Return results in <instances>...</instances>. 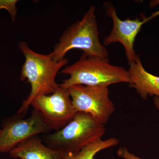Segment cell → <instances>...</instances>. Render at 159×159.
I'll return each mask as SVG.
<instances>
[{"label":"cell","mask_w":159,"mask_h":159,"mask_svg":"<svg viewBox=\"0 0 159 159\" xmlns=\"http://www.w3.org/2000/svg\"><path fill=\"white\" fill-rule=\"evenodd\" d=\"M68 89L76 112L89 114L104 125L107 123L115 111L108 86L75 84Z\"/></svg>","instance_id":"5"},{"label":"cell","mask_w":159,"mask_h":159,"mask_svg":"<svg viewBox=\"0 0 159 159\" xmlns=\"http://www.w3.org/2000/svg\"><path fill=\"white\" fill-rule=\"evenodd\" d=\"M18 47L25 58L21 70V80H27L31 88L30 93L16 114L24 117L34 99L42 95L53 93L58 88L56 76L60 70L68 63V60L64 58L60 61H55L51 54L38 53L30 48L25 41L20 42Z\"/></svg>","instance_id":"1"},{"label":"cell","mask_w":159,"mask_h":159,"mask_svg":"<svg viewBox=\"0 0 159 159\" xmlns=\"http://www.w3.org/2000/svg\"><path fill=\"white\" fill-rule=\"evenodd\" d=\"M119 141L116 138H111L107 140L102 139L88 144L75 154L62 157V159H95V157L99 152L116 146Z\"/></svg>","instance_id":"11"},{"label":"cell","mask_w":159,"mask_h":159,"mask_svg":"<svg viewBox=\"0 0 159 159\" xmlns=\"http://www.w3.org/2000/svg\"><path fill=\"white\" fill-rule=\"evenodd\" d=\"M130 84L142 99L148 96L159 97V76L150 74L145 70L139 55L134 61L129 64Z\"/></svg>","instance_id":"9"},{"label":"cell","mask_w":159,"mask_h":159,"mask_svg":"<svg viewBox=\"0 0 159 159\" xmlns=\"http://www.w3.org/2000/svg\"><path fill=\"white\" fill-rule=\"evenodd\" d=\"M18 2L17 0H0V9H6L10 14L12 21L15 20L17 13L16 4Z\"/></svg>","instance_id":"12"},{"label":"cell","mask_w":159,"mask_h":159,"mask_svg":"<svg viewBox=\"0 0 159 159\" xmlns=\"http://www.w3.org/2000/svg\"><path fill=\"white\" fill-rule=\"evenodd\" d=\"M61 73L70 76L60 84L67 89L75 84L109 86L119 83L129 84L130 82L128 70L111 64L109 61L84 53L76 62L66 66Z\"/></svg>","instance_id":"4"},{"label":"cell","mask_w":159,"mask_h":159,"mask_svg":"<svg viewBox=\"0 0 159 159\" xmlns=\"http://www.w3.org/2000/svg\"></svg>","instance_id":"16"},{"label":"cell","mask_w":159,"mask_h":159,"mask_svg":"<svg viewBox=\"0 0 159 159\" xmlns=\"http://www.w3.org/2000/svg\"><path fill=\"white\" fill-rule=\"evenodd\" d=\"M1 129H0V131H1Z\"/></svg>","instance_id":"15"},{"label":"cell","mask_w":159,"mask_h":159,"mask_svg":"<svg viewBox=\"0 0 159 159\" xmlns=\"http://www.w3.org/2000/svg\"><path fill=\"white\" fill-rule=\"evenodd\" d=\"M31 106L40 114L52 130L62 129L77 112L72 103L68 89L59 84L53 93L34 99Z\"/></svg>","instance_id":"7"},{"label":"cell","mask_w":159,"mask_h":159,"mask_svg":"<svg viewBox=\"0 0 159 159\" xmlns=\"http://www.w3.org/2000/svg\"><path fill=\"white\" fill-rule=\"evenodd\" d=\"M153 102L156 108L159 111V97H154Z\"/></svg>","instance_id":"14"},{"label":"cell","mask_w":159,"mask_h":159,"mask_svg":"<svg viewBox=\"0 0 159 159\" xmlns=\"http://www.w3.org/2000/svg\"><path fill=\"white\" fill-rule=\"evenodd\" d=\"M105 132L104 124L89 114L77 112L64 127L53 133L45 134L42 140L63 157L75 154L85 145L102 139Z\"/></svg>","instance_id":"3"},{"label":"cell","mask_w":159,"mask_h":159,"mask_svg":"<svg viewBox=\"0 0 159 159\" xmlns=\"http://www.w3.org/2000/svg\"><path fill=\"white\" fill-rule=\"evenodd\" d=\"M95 11V6H91L82 19L65 30L50 53L52 59L60 61L69 51L80 49L87 56L109 61L108 51L99 40Z\"/></svg>","instance_id":"2"},{"label":"cell","mask_w":159,"mask_h":159,"mask_svg":"<svg viewBox=\"0 0 159 159\" xmlns=\"http://www.w3.org/2000/svg\"><path fill=\"white\" fill-rule=\"evenodd\" d=\"M52 130L35 110L27 118L16 114L3 123L0 131V152H10L27 139L40 134L51 133Z\"/></svg>","instance_id":"6"},{"label":"cell","mask_w":159,"mask_h":159,"mask_svg":"<svg viewBox=\"0 0 159 159\" xmlns=\"http://www.w3.org/2000/svg\"><path fill=\"white\" fill-rule=\"evenodd\" d=\"M103 6L106 13L113 21L112 29L110 34L104 38L103 44L108 46L113 43H120L125 49L128 63L134 61L138 55L134 48L136 38L144 24L159 16V9L148 17L144 16L141 18L122 20L117 15L116 9L111 3H105Z\"/></svg>","instance_id":"8"},{"label":"cell","mask_w":159,"mask_h":159,"mask_svg":"<svg viewBox=\"0 0 159 159\" xmlns=\"http://www.w3.org/2000/svg\"><path fill=\"white\" fill-rule=\"evenodd\" d=\"M10 155L21 159H62V154L47 146L39 135L22 142L10 152Z\"/></svg>","instance_id":"10"},{"label":"cell","mask_w":159,"mask_h":159,"mask_svg":"<svg viewBox=\"0 0 159 159\" xmlns=\"http://www.w3.org/2000/svg\"><path fill=\"white\" fill-rule=\"evenodd\" d=\"M118 156L123 159H142L132 153L125 147H121L118 151Z\"/></svg>","instance_id":"13"}]
</instances>
